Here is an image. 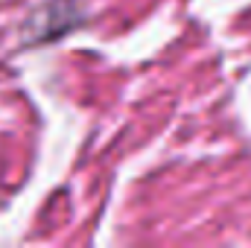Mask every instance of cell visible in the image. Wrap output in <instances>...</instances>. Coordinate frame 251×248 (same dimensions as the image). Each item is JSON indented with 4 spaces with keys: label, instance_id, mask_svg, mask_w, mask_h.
I'll return each mask as SVG.
<instances>
[{
    "label": "cell",
    "instance_id": "6da1fadb",
    "mask_svg": "<svg viewBox=\"0 0 251 248\" xmlns=\"http://www.w3.org/2000/svg\"><path fill=\"white\" fill-rule=\"evenodd\" d=\"M79 21H82V9L76 6V0H53L47 9L29 18V35L32 41H50L73 29Z\"/></svg>",
    "mask_w": 251,
    "mask_h": 248
}]
</instances>
